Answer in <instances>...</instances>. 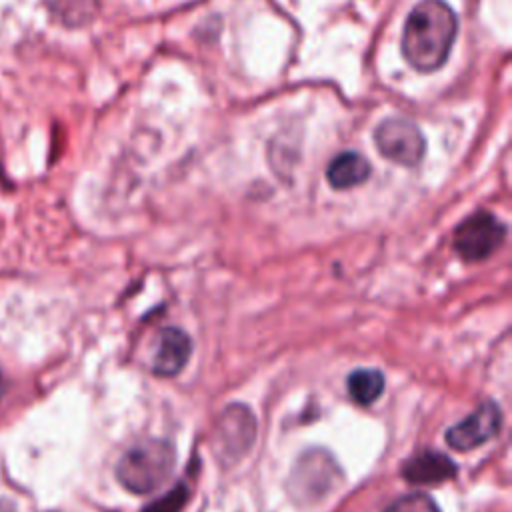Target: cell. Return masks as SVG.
Instances as JSON below:
<instances>
[{
  "label": "cell",
  "mask_w": 512,
  "mask_h": 512,
  "mask_svg": "<svg viewBox=\"0 0 512 512\" xmlns=\"http://www.w3.org/2000/svg\"><path fill=\"white\" fill-rule=\"evenodd\" d=\"M458 34V18L444 0L418 2L404 24L402 54L418 72L440 68Z\"/></svg>",
  "instance_id": "obj_1"
},
{
  "label": "cell",
  "mask_w": 512,
  "mask_h": 512,
  "mask_svg": "<svg viewBox=\"0 0 512 512\" xmlns=\"http://www.w3.org/2000/svg\"><path fill=\"white\" fill-rule=\"evenodd\" d=\"M176 450L170 442L150 438L134 444L116 464L118 482L132 494L160 488L172 474Z\"/></svg>",
  "instance_id": "obj_2"
},
{
  "label": "cell",
  "mask_w": 512,
  "mask_h": 512,
  "mask_svg": "<svg viewBox=\"0 0 512 512\" xmlns=\"http://www.w3.org/2000/svg\"><path fill=\"white\" fill-rule=\"evenodd\" d=\"M506 238V226L486 210H478L462 220L454 230V250L468 262H482L490 258Z\"/></svg>",
  "instance_id": "obj_3"
},
{
  "label": "cell",
  "mask_w": 512,
  "mask_h": 512,
  "mask_svg": "<svg viewBox=\"0 0 512 512\" xmlns=\"http://www.w3.org/2000/svg\"><path fill=\"white\" fill-rule=\"evenodd\" d=\"M342 478L340 466L324 450H308L292 470L288 488L296 500L314 502L328 496Z\"/></svg>",
  "instance_id": "obj_4"
},
{
  "label": "cell",
  "mask_w": 512,
  "mask_h": 512,
  "mask_svg": "<svg viewBox=\"0 0 512 512\" xmlns=\"http://www.w3.org/2000/svg\"><path fill=\"white\" fill-rule=\"evenodd\" d=\"M256 430V418L248 406H226L214 428V452L218 460L224 464H234L240 460L252 448Z\"/></svg>",
  "instance_id": "obj_5"
},
{
  "label": "cell",
  "mask_w": 512,
  "mask_h": 512,
  "mask_svg": "<svg viewBox=\"0 0 512 512\" xmlns=\"http://www.w3.org/2000/svg\"><path fill=\"white\" fill-rule=\"evenodd\" d=\"M378 152L390 162L416 166L426 152V140L416 124L406 118H386L374 132Z\"/></svg>",
  "instance_id": "obj_6"
},
{
  "label": "cell",
  "mask_w": 512,
  "mask_h": 512,
  "mask_svg": "<svg viewBox=\"0 0 512 512\" xmlns=\"http://www.w3.org/2000/svg\"><path fill=\"white\" fill-rule=\"evenodd\" d=\"M502 426V412L496 402L484 400L476 406V410L466 416L464 420L456 422L452 428L446 430V444L452 450L468 452L486 444L500 432Z\"/></svg>",
  "instance_id": "obj_7"
},
{
  "label": "cell",
  "mask_w": 512,
  "mask_h": 512,
  "mask_svg": "<svg viewBox=\"0 0 512 512\" xmlns=\"http://www.w3.org/2000/svg\"><path fill=\"white\" fill-rule=\"evenodd\" d=\"M192 352L190 336L176 326H166L156 334L154 354H152V370L158 376H176L188 364Z\"/></svg>",
  "instance_id": "obj_8"
},
{
  "label": "cell",
  "mask_w": 512,
  "mask_h": 512,
  "mask_svg": "<svg viewBox=\"0 0 512 512\" xmlns=\"http://www.w3.org/2000/svg\"><path fill=\"white\" fill-rule=\"evenodd\" d=\"M406 482L416 486L440 484L456 476V464L442 452L436 450H420L414 452L408 460H404L400 468Z\"/></svg>",
  "instance_id": "obj_9"
},
{
  "label": "cell",
  "mask_w": 512,
  "mask_h": 512,
  "mask_svg": "<svg viewBox=\"0 0 512 512\" xmlns=\"http://www.w3.org/2000/svg\"><path fill=\"white\" fill-rule=\"evenodd\" d=\"M370 176V162L352 150L340 152L338 156L332 158L326 170L328 184L336 190H348L354 188L362 182H366Z\"/></svg>",
  "instance_id": "obj_10"
},
{
  "label": "cell",
  "mask_w": 512,
  "mask_h": 512,
  "mask_svg": "<svg viewBox=\"0 0 512 512\" xmlns=\"http://www.w3.org/2000/svg\"><path fill=\"white\" fill-rule=\"evenodd\" d=\"M346 388L358 406H370L384 392V374L376 368H358L348 374Z\"/></svg>",
  "instance_id": "obj_11"
},
{
  "label": "cell",
  "mask_w": 512,
  "mask_h": 512,
  "mask_svg": "<svg viewBox=\"0 0 512 512\" xmlns=\"http://www.w3.org/2000/svg\"><path fill=\"white\" fill-rule=\"evenodd\" d=\"M52 12L68 26H78L88 22L98 6L100 0H50Z\"/></svg>",
  "instance_id": "obj_12"
},
{
  "label": "cell",
  "mask_w": 512,
  "mask_h": 512,
  "mask_svg": "<svg viewBox=\"0 0 512 512\" xmlns=\"http://www.w3.org/2000/svg\"><path fill=\"white\" fill-rule=\"evenodd\" d=\"M188 498H190V488L184 480H180L162 498L150 502L142 512H182Z\"/></svg>",
  "instance_id": "obj_13"
},
{
  "label": "cell",
  "mask_w": 512,
  "mask_h": 512,
  "mask_svg": "<svg viewBox=\"0 0 512 512\" xmlns=\"http://www.w3.org/2000/svg\"><path fill=\"white\" fill-rule=\"evenodd\" d=\"M384 512H440L434 500L424 492H410L394 500Z\"/></svg>",
  "instance_id": "obj_14"
},
{
  "label": "cell",
  "mask_w": 512,
  "mask_h": 512,
  "mask_svg": "<svg viewBox=\"0 0 512 512\" xmlns=\"http://www.w3.org/2000/svg\"><path fill=\"white\" fill-rule=\"evenodd\" d=\"M0 512H16V510H14V504L10 500L0 498Z\"/></svg>",
  "instance_id": "obj_15"
},
{
  "label": "cell",
  "mask_w": 512,
  "mask_h": 512,
  "mask_svg": "<svg viewBox=\"0 0 512 512\" xmlns=\"http://www.w3.org/2000/svg\"><path fill=\"white\" fill-rule=\"evenodd\" d=\"M4 390H6V378H4V372L0 370V398H2Z\"/></svg>",
  "instance_id": "obj_16"
}]
</instances>
